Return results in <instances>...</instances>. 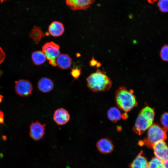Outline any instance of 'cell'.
Here are the masks:
<instances>
[{
    "instance_id": "obj_1",
    "label": "cell",
    "mask_w": 168,
    "mask_h": 168,
    "mask_svg": "<svg viewBox=\"0 0 168 168\" xmlns=\"http://www.w3.org/2000/svg\"><path fill=\"white\" fill-rule=\"evenodd\" d=\"M88 87L95 92L105 91L111 87L112 81L104 71L97 69L87 78Z\"/></svg>"
},
{
    "instance_id": "obj_2",
    "label": "cell",
    "mask_w": 168,
    "mask_h": 168,
    "mask_svg": "<svg viewBox=\"0 0 168 168\" xmlns=\"http://www.w3.org/2000/svg\"><path fill=\"white\" fill-rule=\"evenodd\" d=\"M115 101L119 108L125 113L130 111L137 105L133 91L124 87H120L117 91Z\"/></svg>"
},
{
    "instance_id": "obj_3",
    "label": "cell",
    "mask_w": 168,
    "mask_h": 168,
    "mask_svg": "<svg viewBox=\"0 0 168 168\" xmlns=\"http://www.w3.org/2000/svg\"><path fill=\"white\" fill-rule=\"evenodd\" d=\"M155 116L153 108L146 106L142 109L138 114L136 119L133 130L136 133L140 135L153 124Z\"/></svg>"
},
{
    "instance_id": "obj_4",
    "label": "cell",
    "mask_w": 168,
    "mask_h": 168,
    "mask_svg": "<svg viewBox=\"0 0 168 168\" xmlns=\"http://www.w3.org/2000/svg\"><path fill=\"white\" fill-rule=\"evenodd\" d=\"M167 130L156 124H153L147 130V136L142 142V144L152 148L156 142L165 141L167 138Z\"/></svg>"
},
{
    "instance_id": "obj_5",
    "label": "cell",
    "mask_w": 168,
    "mask_h": 168,
    "mask_svg": "<svg viewBox=\"0 0 168 168\" xmlns=\"http://www.w3.org/2000/svg\"><path fill=\"white\" fill-rule=\"evenodd\" d=\"M59 49V45L53 41L45 43L42 47V51L52 66H57L56 59L60 54Z\"/></svg>"
},
{
    "instance_id": "obj_6",
    "label": "cell",
    "mask_w": 168,
    "mask_h": 168,
    "mask_svg": "<svg viewBox=\"0 0 168 168\" xmlns=\"http://www.w3.org/2000/svg\"><path fill=\"white\" fill-rule=\"evenodd\" d=\"M15 90L16 93L21 96H26L32 94L33 86L28 80L21 79L16 81Z\"/></svg>"
},
{
    "instance_id": "obj_7",
    "label": "cell",
    "mask_w": 168,
    "mask_h": 168,
    "mask_svg": "<svg viewBox=\"0 0 168 168\" xmlns=\"http://www.w3.org/2000/svg\"><path fill=\"white\" fill-rule=\"evenodd\" d=\"M155 157L162 162L168 161V147L165 141L155 143L152 146Z\"/></svg>"
},
{
    "instance_id": "obj_8",
    "label": "cell",
    "mask_w": 168,
    "mask_h": 168,
    "mask_svg": "<svg viewBox=\"0 0 168 168\" xmlns=\"http://www.w3.org/2000/svg\"><path fill=\"white\" fill-rule=\"evenodd\" d=\"M46 124L36 121L32 123L30 126V135L35 140L38 141L42 138L45 134Z\"/></svg>"
},
{
    "instance_id": "obj_9",
    "label": "cell",
    "mask_w": 168,
    "mask_h": 168,
    "mask_svg": "<svg viewBox=\"0 0 168 168\" xmlns=\"http://www.w3.org/2000/svg\"><path fill=\"white\" fill-rule=\"evenodd\" d=\"M95 0H65L66 4L73 10H86Z\"/></svg>"
},
{
    "instance_id": "obj_10",
    "label": "cell",
    "mask_w": 168,
    "mask_h": 168,
    "mask_svg": "<svg viewBox=\"0 0 168 168\" xmlns=\"http://www.w3.org/2000/svg\"><path fill=\"white\" fill-rule=\"evenodd\" d=\"M53 119L57 124L63 125L69 121L70 115L67 110L63 108H60L54 111Z\"/></svg>"
},
{
    "instance_id": "obj_11",
    "label": "cell",
    "mask_w": 168,
    "mask_h": 168,
    "mask_svg": "<svg viewBox=\"0 0 168 168\" xmlns=\"http://www.w3.org/2000/svg\"><path fill=\"white\" fill-rule=\"evenodd\" d=\"M96 146L98 150L104 154L110 153L114 148L111 141L106 138H101L99 140L97 143Z\"/></svg>"
},
{
    "instance_id": "obj_12",
    "label": "cell",
    "mask_w": 168,
    "mask_h": 168,
    "mask_svg": "<svg viewBox=\"0 0 168 168\" xmlns=\"http://www.w3.org/2000/svg\"><path fill=\"white\" fill-rule=\"evenodd\" d=\"M57 66L62 69H67L71 67L72 60L68 54H60L56 59Z\"/></svg>"
},
{
    "instance_id": "obj_13",
    "label": "cell",
    "mask_w": 168,
    "mask_h": 168,
    "mask_svg": "<svg viewBox=\"0 0 168 168\" xmlns=\"http://www.w3.org/2000/svg\"><path fill=\"white\" fill-rule=\"evenodd\" d=\"M48 30L49 34L54 37H58L61 35L64 30L63 24L59 21H54L49 25Z\"/></svg>"
},
{
    "instance_id": "obj_14",
    "label": "cell",
    "mask_w": 168,
    "mask_h": 168,
    "mask_svg": "<svg viewBox=\"0 0 168 168\" xmlns=\"http://www.w3.org/2000/svg\"><path fill=\"white\" fill-rule=\"evenodd\" d=\"M38 87L39 90L44 93H47L52 91L54 87V84L50 79L43 77L38 82Z\"/></svg>"
},
{
    "instance_id": "obj_15",
    "label": "cell",
    "mask_w": 168,
    "mask_h": 168,
    "mask_svg": "<svg viewBox=\"0 0 168 168\" xmlns=\"http://www.w3.org/2000/svg\"><path fill=\"white\" fill-rule=\"evenodd\" d=\"M130 168H148V162L141 151L130 165Z\"/></svg>"
},
{
    "instance_id": "obj_16",
    "label": "cell",
    "mask_w": 168,
    "mask_h": 168,
    "mask_svg": "<svg viewBox=\"0 0 168 168\" xmlns=\"http://www.w3.org/2000/svg\"><path fill=\"white\" fill-rule=\"evenodd\" d=\"M107 115L109 120L115 122L119 120L123 116L120 109L115 107H112L109 109Z\"/></svg>"
},
{
    "instance_id": "obj_17",
    "label": "cell",
    "mask_w": 168,
    "mask_h": 168,
    "mask_svg": "<svg viewBox=\"0 0 168 168\" xmlns=\"http://www.w3.org/2000/svg\"><path fill=\"white\" fill-rule=\"evenodd\" d=\"M31 58L34 64L36 65L42 64L46 59L45 54L41 51L34 52L32 54Z\"/></svg>"
},
{
    "instance_id": "obj_18",
    "label": "cell",
    "mask_w": 168,
    "mask_h": 168,
    "mask_svg": "<svg viewBox=\"0 0 168 168\" xmlns=\"http://www.w3.org/2000/svg\"><path fill=\"white\" fill-rule=\"evenodd\" d=\"M30 36L35 43L38 44L41 38L44 36V35L40 28L35 26L30 33Z\"/></svg>"
},
{
    "instance_id": "obj_19",
    "label": "cell",
    "mask_w": 168,
    "mask_h": 168,
    "mask_svg": "<svg viewBox=\"0 0 168 168\" xmlns=\"http://www.w3.org/2000/svg\"><path fill=\"white\" fill-rule=\"evenodd\" d=\"M148 168H164L163 162L156 157H154L148 162Z\"/></svg>"
},
{
    "instance_id": "obj_20",
    "label": "cell",
    "mask_w": 168,
    "mask_h": 168,
    "mask_svg": "<svg viewBox=\"0 0 168 168\" xmlns=\"http://www.w3.org/2000/svg\"><path fill=\"white\" fill-rule=\"evenodd\" d=\"M160 55L163 61H168V46L167 44H165L161 48L160 52Z\"/></svg>"
},
{
    "instance_id": "obj_21",
    "label": "cell",
    "mask_w": 168,
    "mask_h": 168,
    "mask_svg": "<svg viewBox=\"0 0 168 168\" xmlns=\"http://www.w3.org/2000/svg\"><path fill=\"white\" fill-rule=\"evenodd\" d=\"M168 0H159L158 6L160 11L163 12L168 11Z\"/></svg>"
},
{
    "instance_id": "obj_22",
    "label": "cell",
    "mask_w": 168,
    "mask_h": 168,
    "mask_svg": "<svg viewBox=\"0 0 168 168\" xmlns=\"http://www.w3.org/2000/svg\"><path fill=\"white\" fill-rule=\"evenodd\" d=\"M168 113L165 112L161 116L160 121L162 127L167 130L168 128Z\"/></svg>"
},
{
    "instance_id": "obj_23",
    "label": "cell",
    "mask_w": 168,
    "mask_h": 168,
    "mask_svg": "<svg viewBox=\"0 0 168 168\" xmlns=\"http://www.w3.org/2000/svg\"><path fill=\"white\" fill-rule=\"evenodd\" d=\"M81 73V70L78 68H74L72 69L71 75L75 78H77Z\"/></svg>"
},
{
    "instance_id": "obj_24",
    "label": "cell",
    "mask_w": 168,
    "mask_h": 168,
    "mask_svg": "<svg viewBox=\"0 0 168 168\" xmlns=\"http://www.w3.org/2000/svg\"><path fill=\"white\" fill-rule=\"evenodd\" d=\"M5 55L2 49L0 47V64L2 63L5 59Z\"/></svg>"
},
{
    "instance_id": "obj_25",
    "label": "cell",
    "mask_w": 168,
    "mask_h": 168,
    "mask_svg": "<svg viewBox=\"0 0 168 168\" xmlns=\"http://www.w3.org/2000/svg\"><path fill=\"white\" fill-rule=\"evenodd\" d=\"M4 116V114L3 112L0 110V123H3Z\"/></svg>"
},
{
    "instance_id": "obj_26",
    "label": "cell",
    "mask_w": 168,
    "mask_h": 168,
    "mask_svg": "<svg viewBox=\"0 0 168 168\" xmlns=\"http://www.w3.org/2000/svg\"><path fill=\"white\" fill-rule=\"evenodd\" d=\"M97 61L94 58H92V59L90 62V65L91 66H94L96 65Z\"/></svg>"
},
{
    "instance_id": "obj_27",
    "label": "cell",
    "mask_w": 168,
    "mask_h": 168,
    "mask_svg": "<svg viewBox=\"0 0 168 168\" xmlns=\"http://www.w3.org/2000/svg\"><path fill=\"white\" fill-rule=\"evenodd\" d=\"M164 168H168V161L163 162Z\"/></svg>"
},
{
    "instance_id": "obj_28",
    "label": "cell",
    "mask_w": 168,
    "mask_h": 168,
    "mask_svg": "<svg viewBox=\"0 0 168 168\" xmlns=\"http://www.w3.org/2000/svg\"><path fill=\"white\" fill-rule=\"evenodd\" d=\"M148 2L150 3H153L157 0H147Z\"/></svg>"
},
{
    "instance_id": "obj_29",
    "label": "cell",
    "mask_w": 168,
    "mask_h": 168,
    "mask_svg": "<svg viewBox=\"0 0 168 168\" xmlns=\"http://www.w3.org/2000/svg\"><path fill=\"white\" fill-rule=\"evenodd\" d=\"M2 98L3 96H2L0 95V103H1L2 101Z\"/></svg>"
},
{
    "instance_id": "obj_30",
    "label": "cell",
    "mask_w": 168,
    "mask_h": 168,
    "mask_svg": "<svg viewBox=\"0 0 168 168\" xmlns=\"http://www.w3.org/2000/svg\"><path fill=\"white\" fill-rule=\"evenodd\" d=\"M7 0H0V2L2 3V2L5 1H7Z\"/></svg>"
}]
</instances>
